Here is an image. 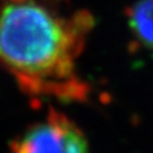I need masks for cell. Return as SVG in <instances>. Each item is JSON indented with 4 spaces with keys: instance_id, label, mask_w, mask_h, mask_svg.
I'll list each match as a JSON object with an SVG mask.
<instances>
[{
    "instance_id": "1",
    "label": "cell",
    "mask_w": 153,
    "mask_h": 153,
    "mask_svg": "<svg viewBox=\"0 0 153 153\" xmlns=\"http://www.w3.org/2000/svg\"><path fill=\"white\" fill-rule=\"evenodd\" d=\"M91 28L85 12L65 17L35 0L9 1L0 9V65L31 96L84 101L76 65Z\"/></svg>"
},
{
    "instance_id": "3",
    "label": "cell",
    "mask_w": 153,
    "mask_h": 153,
    "mask_svg": "<svg viewBox=\"0 0 153 153\" xmlns=\"http://www.w3.org/2000/svg\"><path fill=\"white\" fill-rule=\"evenodd\" d=\"M133 38L153 52V0H137L128 13Z\"/></svg>"
},
{
    "instance_id": "2",
    "label": "cell",
    "mask_w": 153,
    "mask_h": 153,
    "mask_svg": "<svg viewBox=\"0 0 153 153\" xmlns=\"http://www.w3.org/2000/svg\"><path fill=\"white\" fill-rule=\"evenodd\" d=\"M9 153H91L84 133L66 115L51 110L10 143Z\"/></svg>"
},
{
    "instance_id": "4",
    "label": "cell",
    "mask_w": 153,
    "mask_h": 153,
    "mask_svg": "<svg viewBox=\"0 0 153 153\" xmlns=\"http://www.w3.org/2000/svg\"><path fill=\"white\" fill-rule=\"evenodd\" d=\"M8 1H14V0H8Z\"/></svg>"
}]
</instances>
